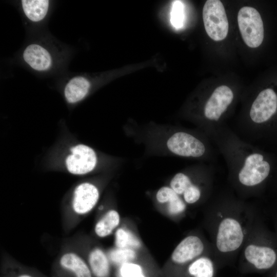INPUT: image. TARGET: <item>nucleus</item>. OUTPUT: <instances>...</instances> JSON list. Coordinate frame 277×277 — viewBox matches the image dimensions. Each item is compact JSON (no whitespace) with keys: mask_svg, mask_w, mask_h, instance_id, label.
<instances>
[{"mask_svg":"<svg viewBox=\"0 0 277 277\" xmlns=\"http://www.w3.org/2000/svg\"><path fill=\"white\" fill-rule=\"evenodd\" d=\"M257 211L253 205L229 192L212 201L205 222L220 267L232 262L240 254Z\"/></svg>","mask_w":277,"mask_h":277,"instance_id":"obj_1","label":"nucleus"},{"mask_svg":"<svg viewBox=\"0 0 277 277\" xmlns=\"http://www.w3.org/2000/svg\"><path fill=\"white\" fill-rule=\"evenodd\" d=\"M226 161L229 181L242 199L258 195L271 171L268 157L226 125L210 137Z\"/></svg>","mask_w":277,"mask_h":277,"instance_id":"obj_2","label":"nucleus"},{"mask_svg":"<svg viewBox=\"0 0 277 277\" xmlns=\"http://www.w3.org/2000/svg\"><path fill=\"white\" fill-rule=\"evenodd\" d=\"M277 266V235L257 211L241 250L239 270L242 274L269 273Z\"/></svg>","mask_w":277,"mask_h":277,"instance_id":"obj_3","label":"nucleus"},{"mask_svg":"<svg viewBox=\"0 0 277 277\" xmlns=\"http://www.w3.org/2000/svg\"><path fill=\"white\" fill-rule=\"evenodd\" d=\"M214 171L208 167L192 173L180 172L171 179L170 187L187 205L200 204L208 200L213 190Z\"/></svg>","mask_w":277,"mask_h":277,"instance_id":"obj_4","label":"nucleus"},{"mask_svg":"<svg viewBox=\"0 0 277 277\" xmlns=\"http://www.w3.org/2000/svg\"><path fill=\"white\" fill-rule=\"evenodd\" d=\"M100 196L98 188L90 182H83L74 189L68 204L61 212L64 231L73 230L95 208Z\"/></svg>","mask_w":277,"mask_h":277,"instance_id":"obj_5","label":"nucleus"},{"mask_svg":"<svg viewBox=\"0 0 277 277\" xmlns=\"http://www.w3.org/2000/svg\"><path fill=\"white\" fill-rule=\"evenodd\" d=\"M276 112V93L271 88L265 89L252 101L239 128L245 135L254 140L263 134Z\"/></svg>","mask_w":277,"mask_h":277,"instance_id":"obj_6","label":"nucleus"},{"mask_svg":"<svg viewBox=\"0 0 277 277\" xmlns=\"http://www.w3.org/2000/svg\"><path fill=\"white\" fill-rule=\"evenodd\" d=\"M234 93L228 86L216 87L204 103L200 126L209 138L217 130L225 126L223 121L234 100Z\"/></svg>","mask_w":277,"mask_h":277,"instance_id":"obj_7","label":"nucleus"},{"mask_svg":"<svg viewBox=\"0 0 277 277\" xmlns=\"http://www.w3.org/2000/svg\"><path fill=\"white\" fill-rule=\"evenodd\" d=\"M213 253L211 243L201 233L188 234L172 251L168 266L164 271V277H173L182 269L198 258Z\"/></svg>","mask_w":277,"mask_h":277,"instance_id":"obj_8","label":"nucleus"},{"mask_svg":"<svg viewBox=\"0 0 277 277\" xmlns=\"http://www.w3.org/2000/svg\"><path fill=\"white\" fill-rule=\"evenodd\" d=\"M208 136H201L185 130L172 134L167 141V147L173 154L184 157L213 160L214 152Z\"/></svg>","mask_w":277,"mask_h":277,"instance_id":"obj_9","label":"nucleus"},{"mask_svg":"<svg viewBox=\"0 0 277 277\" xmlns=\"http://www.w3.org/2000/svg\"><path fill=\"white\" fill-rule=\"evenodd\" d=\"M65 241L84 259L94 277H110L111 263L104 250L92 243L87 235L81 233Z\"/></svg>","mask_w":277,"mask_h":277,"instance_id":"obj_10","label":"nucleus"},{"mask_svg":"<svg viewBox=\"0 0 277 277\" xmlns=\"http://www.w3.org/2000/svg\"><path fill=\"white\" fill-rule=\"evenodd\" d=\"M50 277H94L84 259L64 241L53 261Z\"/></svg>","mask_w":277,"mask_h":277,"instance_id":"obj_11","label":"nucleus"},{"mask_svg":"<svg viewBox=\"0 0 277 277\" xmlns=\"http://www.w3.org/2000/svg\"><path fill=\"white\" fill-rule=\"evenodd\" d=\"M203 19L206 33L212 39L220 41L226 37L229 24L221 1H207L203 9Z\"/></svg>","mask_w":277,"mask_h":277,"instance_id":"obj_12","label":"nucleus"},{"mask_svg":"<svg viewBox=\"0 0 277 277\" xmlns=\"http://www.w3.org/2000/svg\"><path fill=\"white\" fill-rule=\"evenodd\" d=\"M238 23L242 37L247 46L256 48L262 43L264 31L259 12L255 8L244 6L238 14Z\"/></svg>","mask_w":277,"mask_h":277,"instance_id":"obj_13","label":"nucleus"},{"mask_svg":"<svg viewBox=\"0 0 277 277\" xmlns=\"http://www.w3.org/2000/svg\"><path fill=\"white\" fill-rule=\"evenodd\" d=\"M71 154L66 160L67 169L71 173L83 175L95 168L97 157L93 149L85 145H78L71 149Z\"/></svg>","mask_w":277,"mask_h":277,"instance_id":"obj_14","label":"nucleus"},{"mask_svg":"<svg viewBox=\"0 0 277 277\" xmlns=\"http://www.w3.org/2000/svg\"><path fill=\"white\" fill-rule=\"evenodd\" d=\"M219 268L213 253L206 254L188 264L173 277H216Z\"/></svg>","mask_w":277,"mask_h":277,"instance_id":"obj_15","label":"nucleus"},{"mask_svg":"<svg viewBox=\"0 0 277 277\" xmlns=\"http://www.w3.org/2000/svg\"><path fill=\"white\" fill-rule=\"evenodd\" d=\"M0 277H49L36 268L18 262L3 251L1 258Z\"/></svg>","mask_w":277,"mask_h":277,"instance_id":"obj_16","label":"nucleus"},{"mask_svg":"<svg viewBox=\"0 0 277 277\" xmlns=\"http://www.w3.org/2000/svg\"><path fill=\"white\" fill-rule=\"evenodd\" d=\"M156 199L159 204L165 206L171 216L181 218L185 214L188 205L170 186L160 188L156 193Z\"/></svg>","mask_w":277,"mask_h":277,"instance_id":"obj_17","label":"nucleus"},{"mask_svg":"<svg viewBox=\"0 0 277 277\" xmlns=\"http://www.w3.org/2000/svg\"><path fill=\"white\" fill-rule=\"evenodd\" d=\"M23 58L33 69L37 71L47 70L51 65V57L48 51L37 44L27 46L24 51Z\"/></svg>","mask_w":277,"mask_h":277,"instance_id":"obj_18","label":"nucleus"},{"mask_svg":"<svg viewBox=\"0 0 277 277\" xmlns=\"http://www.w3.org/2000/svg\"><path fill=\"white\" fill-rule=\"evenodd\" d=\"M121 222L119 212L114 209H110L104 212L96 222L94 232L100 238L111 235L118 227Z\"/></svg>","mask_w":277,"mask_h":277,"instance_id":"obj_19","label":"nucleus"},{"mask_svg":"<svg viewBox=\"0 0 277 277\" xmlns=\"http://www.w3.org/2000/svg\"><path fill=\"white\" fill-rule=\"evenodd\" d=\"M89 88L90 83L86 78L82 76L74 77L65 87V97L70 103L80 101L86 95Z\"/></svg>","mask_w":277,"mask_h":277,"instance_id":"obj_20","label":"nucleus"},{"mask_svg":"<svg viewBox=\"0 0 277 277\" xmlns=\"http://www.w3.org/2000/svg\"><path fill=\"white\" fill-rule=\"evenodd\" d=\"M22 4L27 17L33 22H38L46 16L49 7V1L23 0Z\"/></svg>","mask_w":277,"mask_h":277,"instance_id":"obj_21","label":"nucleus"},{"mask_svg":"<svg viewBox=\"0 0 277 277\" xmlns=\"http://www.w3.org/2000/svg\"><path fill=\"white\" fill-rule=\"evenodd\" d=\"M114 244L119 248H132L135 250L141 247L138 238L130 230L125 227H118L115 231Z\"/></svg>","mask_w":277,"mask_h":277,"instance_id":"obj_22","label":"nucleus"},{"mask_svg":"<svg viewBox=\"0 0 277 277\" xmlns=\"http://www.w3.org/2000/svg\"><path fill=\"white\" fill-rule=\"evenodd\" d=\"M136 250L129 248L115 247L110 250L108 255L111 263L118 267L125 263L136 262L137 258Z\"/></svg>","mask_w":277,"mask_h":277,"instance_id":"obj_23","label":"nucleus"},{"mask_svg":"<svg viewBox=\"0 0 277 277\" xmlns=\"http://www.w3.org/2000/svg\"><path fill=\"white\" fill-rule=\"evenodd\" d=\"M117 277H148L144 267L136 262L123 264L118 267Z\"/></svg>","mask_w":277,"mask_h":277,"instance_id":"obj_24","label":"nucleus"},{"mask_svg":"<svg viewBox=\"0 0 277 277\" xmlns=\"http://www.w3.org/2000/svg\"><path fill=\"white\" fill-rule=\"evenodd\" d=\"M184 7L180 1H173L170 12V22L172 26L176 29L181 28L184 23Z\"/></svg>","mask_w":277,"mask_h":277,"instance_id":"obj_25","label":"nucleus"}]
</instances>
